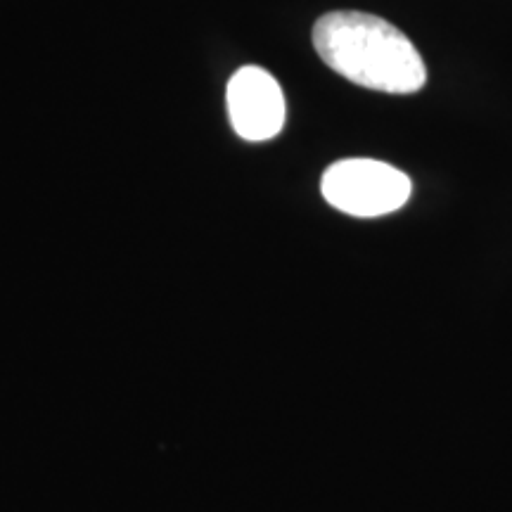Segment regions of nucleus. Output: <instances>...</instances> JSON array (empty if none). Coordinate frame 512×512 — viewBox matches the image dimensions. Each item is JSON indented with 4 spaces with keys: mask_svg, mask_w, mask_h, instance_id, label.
I'll return each instance as SVG.
<instances>
[{
    "mask_svg": "<svg viewBox=\"0 0 512 512\" xmlns=\"http://www.w3.org/2000/svg\"><path fill=\"white\" fill-rule=\"evenodd\" d=\"M230 124L249 143L271 140L283 131L285 98L266 69L242 67L228 83Z\"/></svg>",
    "mask_w": 512,
    "mask_h": 512,
    "instance_id": "obj_3",
    "label": "nucleus"
},
{
    "mask_svg": "<svg viewBox=\"0 0 512 512\" xmlns=\"http://www.w3.org/2000/svg\"><path fill=\"white\" fill-rule=\"evenodd\" d=\"M320 192L332 207L358 219L399 211L411 200L413 183L403 171L377 159H342L328 166Z\"/></svg>",
    "mask_w": 512,
    "mask_h": 512,
    "instance_id": "obj_2",
    "label": "nucleus"
},
{
    "mask_svg": "<svg viewBox=\"0 0 512 512\" xmlns=\"http://www.w3.org/2000/svg\"><path fill=\"white\" fill-rule=\"evenodd\" d=\"M313 48L332 72L370 91L408 95L427 81L411 38L366 12H328L313 27Z\"/></svg>",
    "mask_w": 512,
    "mask_h": 512,
    "instance_id": "obj_1",
    "label": "nucleus"
}]
</instances>
